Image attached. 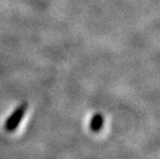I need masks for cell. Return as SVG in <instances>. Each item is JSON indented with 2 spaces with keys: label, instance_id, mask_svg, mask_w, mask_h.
<instances>
[{
  "label": "cell",
  "instance_id": "1",
  "mask_svg": "<svg viewBox=\"0 0 160 159\" xmlns=\"http://www.w3.org/2000/svg\"><path fill=\"white\" fill-rule=\"evenodd\" d=\"M26 111H27V103L24 102L22 104H20L12 112V115L8 117V119L6 120V122L4 124V128L8 132H12V131H15L18 128L20 122H21L24 116H25Z\"/></svg>",
  "mask_w": 160,
  "mask_h": 159
},
{
  "label": "cell",
  "instance_id": "2",
  "mask_svg": "<svg viewBox=\"0 0 160 159\" xmlns=\"http://www.w3.org/2000/svg\"><path fill=\"white\" fill-rule=\"evenodd\" d=\"M103 116L99 113L95 114L91 119L90 122V129L93 131V132H98V131L101 130V128L103 126Z\"/></svg>",
  "mask_w": 160,
  "mask_h": 159
}]
</instances>
